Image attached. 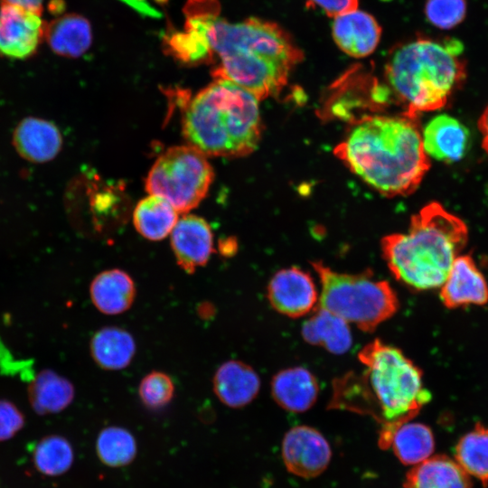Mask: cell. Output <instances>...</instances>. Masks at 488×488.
Wrapping results in <instances>:
<instances>
[{"instance_id": "cell-8", "label": "cell", "mask_w": 488, "mask_h": 488, "mask_svg": "<svg viewBox=\"0 0 488 488\" xmlns=\"http://www.w3.org/2000/svg\"><path fill=\"white\" fill-rule=\"evenodd\" d=\"M206 155L191 145L168 148L152 165L145 190L166 199L178 212H188L206 196L213 181Z\"/></svg>"}, {"instance_id": "cell-31", "label": "cell", "mask_w": 488, "mask_h": 488, "mask_svg": "<svg viewBox=\"0 0 488 488\" xmlns=\"http://www.w3.org/2000/svg\"><path fill=\"white\" fill-rule=\"evenodd\" d=\"M427 20L440 29H451L463 22L466 14L465 0H427L425 6Z\"/></svg>"}, {"instance_id": "cell-26", "label": "cell", "mask_w": 488, "mask_h": 488, "mask_svg": "<svg viewBox=\"0 0 488 488\" xmlns=\"http://www.w3.org/2000/svg\"><path fill=\"white\" fill-rule=\"evenodd\" d=\"M455 458L469 475L479 479L486 488L488 486V427L476 423L471 431L458 440L455 449Z\"/></svg>"}, {"instance_id": "cell-3", "label": "cell", "mask_w": 488, "mask_h": 488, "mask_svg": "<svg viewBox=\"0 0 488 488\" xmlns=\"http://www.w3.org/2000/svg\"><path fill=\"white\" fill-rule=\"evenodd\" d=\"M353 174L380 194L414 192L430 168L418 117L365 116L333 149Z\"/></svg>"}, {"instance_id": "cell-10", "label": "cell", "mask_w": 488, "mask_h": 488, "mask_svg": "<svg viewBox=\"0 0 488 488\" xmlns=\"http://www.w3.org/2000/svg\"><path fill=\"white\" fill-rule=\"evenodd\" d=\"M332 451L325 437L315 428H290L282 441V459L291 474L309 479L320 475L330 464Z\"/></svg>"}, {"instance_id": "cell-28", "label": "cell", "mask_w": 488, "mask_h": 488, "mask_svg": "<svg viewBox=\"0 0 488 488\" xmlns=\"http://www.w3.org/2000/svg\"><path fill=\"white\" fill-rule=\"evenodd\" d=\"M73 458L70 443L59 435L42 438L33 453L35 468L47 476H58L66 473L72 465Z\"/></svg>"}, {"instance_id": "cell-12", "label": "cell", "mask_w": 488, "mask_h": 488, "mask_svg": "<svg viewBox=\"0 0 488 488\" xmlns=\"http://www.w3.org/2000/svg\"><path fill=\"white\" fill-rule=\"evenodd\" d=\"M171 246L178 265L192 274L210 259L213 250L211 230L202 218L184 215L171 232Z\"/></svg>"}, {"instance_id": "cell-32", "label": "cell", "mask_w": 488, "mask_h": 488, "mask_svg": "<svg viewBox=\"0 0 488 488\" xmlns=\"http://www.w3.org/2000/svg\"><path fill=\"white\" fill-rule=\"evenodd\" d=\"M23 412L11 401L0 399V442L14 437L24 426Z\"/></svg>"}, {"instance_id": "cell-1", "label": "cell", "mask_w": 488, "mask_h": 488, "mask_svg": "<svg viewBox=\"0 0 488 488\" xmlns=\"http://www.w3.org/2000/svg\"><path fill=\"white\" fill-rule=\"evenodd\" d=\"M183 31L171 34L176 58L213 64L214 79L230 81L258 100L277 96L303 61L302 50L277 23L257 17L230 23L217 0H189Z\"/></svg>"}, {"instance_id": "cell-23", "label": "cell", "mask_w": 488, "mask_h": 488, "mask_svg": "<svg viewBox=\"0 0 488 488\" xmlns=\"http://www.w3.org/2000/svg\"><path fill=\"white\" fill-rule=\"evenodd\" d=\"M301 333L308 343L324 347L333 354H343L352 346L348 322L319 306L303 324Z\"/></svg>"}, {"instance_id": "cell-29", "label": "cell", "mask_w": 488, "mask_h": 488, "mask_svg": "<svg viewBox=\"0 0 488 488\" xmlns=\"http://www.w3.org/2000/svg\"><path fill=\"white\" fill-rule=\"evenodd\" d=\"M96 451L100 461L109 466H123L133 461L136 455L134 436L121 427H107L99 434Z\"/></svg>"}, {"instance_id": "cell-34", "label": "cell", "mask_w": 488, "mask_h": 488, "mask_svg": "<svg viewBox=\"0 0 488 488\" xmlns=\"http://www.w3.org/2000/svg\"><path fill=\"white\" fill-rule=\"evenodd\" d=\"M124 3L127 4L130 7L135 8L139 13L150 15V16H158V12L153 8L149 4V0H121ZM155 2H163L165 0H154Z\"/></svg>"}, {"instance_id": "cell-5", "label": "cell", "mask_w": 488, "mask_h": 488, "mask_svg": "<svg viewBox=\"0 0 488 488\" xmlns=\"http://www.w3.org/2000/svg\"><path fill=\"white\" fill-rule=\"evenodd\" d=\"M258 101L241 87L214 79L188 101L183 136L205 155H248L257 149L261 137Z\"/></svg>"}, {"instance_id": "cell-21", "label": "cell", "mask_w": 488, "mask_h": 488, "mask_svg": "<svg viewBox=\"0 0 488 488\" xmlns=\"http://www.w3.org/2000/svg\"><path fill=\"white\" fill-rule=\"evenodd\" d=\"M44 39L56 54L78 58L91 45V26L87 18L80 14H63L46 23Z\"/></svg>"}, {"instance_id": "cell-33", "label": "cell", "mask_w": 488, "mask_h": 488, "mask_svg": "<svg viewBox=\"0 0 488 488\" xmlns=\"http://www.w3.org/2000/svg\"><path fill=\"white\" fill-rule=\"evenodd\" d=\"M310 6L318 7L328 16L335 17L358 9V0H306Z\"/></svg>"}, {"instance_id": "cell-11", "label": "cell", "mask_w": 488, "mask_h": 488, "mask_svg": "<svg viewBox=\"0 0 488 488\" xmlns=\"http://www.w3.org/2000/svg\"><path fill=\"white\" fill-rule=\"evenodd\" d=\"M267 291L271 306L291 318L305 315L318 300L310 274L296 267L277 271L269 280Z\"/></svg>"}, {"instance_id": "cell-18", "label": "cell", "mask_w": 488, "mask_h": 488, "mask_svg": "<svg viewBox=\"0 0 488 488\" xmlns=\"http://www.w3.org/2000/svg\"><path fill=\"white\" fill-rule=\"evenodd\" d=\"M319 384L315 376L303 367L278 371L271 380V394L276 403L286 411L301 413L316 401Z\"/></svg>"}, {"instance_id": "cell-7", "label": "cell", "mask_w": 488, "mask_h": 488, "mask_svg": "<svg viewBox=\"0 0 488 488\" xmlns=\"http://www.w3.org/2000/svg\"><path fill=\"white\" fill-rule=\"evenodd\" d=\"M321 282L319 307L371 333L394 315L398 296L386 280L372 277L367 270L361 274L341 273L320 261L311 263Z\"/></svg>"}, {"instance_id": "cell-17", "label": "cell", "mask_w": 488, "mask_h": 488, "mask_svg": "<svg viewBox=\"0 0 488 488\" xmlns=\"http://www.w3.org/2000/svg\"><path fill=\"white\" fill-rule=\"evenodd\" d=\"M14 145L23 158L41 164L56 157L62 145V137L53 123L28 117L15 127Z\"/></svg>"}, {"instance_id": "cell-30", "label": "cell", "mask_w": 488, "mask_h": 488, "mask_svg": "<svg viewBox=\"0 0 488 488\" xmlns=\"http://www.w3.org/2000/svg\"><path fill=\"white\" fill-rule=\"evenodd\" d=\"M174 389V383L168 374L154 371L143 377L137 392L141 402L146 408L159 409L171 402Z\"/></svg>"}, {"instance_id": "cell-14", "label": "cell", "mask_w": 488, "mask_h": 488, "mask_svg": "<svg viewBox=\"0 0 488 488\" xmlns=\"http://www.w3.org/2000/svg\"><path fill=\"white\" fill-rule=\"evenodd\" d=\"M332 33L341 51L354 58H363L377 48L381 27L371 14L356 9L333 17Z\"/></svg>"}, {"instance_id": "cell-37", "label": "cell", "mask_w": 488, "mask_h": 488, "mask_svg": "<svg viewBox=\"0 0 488 488\" xmlns=\"http://www.w3.org/2000/svg\"><path fill=\"white\" fill-rule=\"evenodd\" d=\"M197 312L199 315L203 319H209L215 313L212 305L209 303H203L201 305H199Z\"/></svg>"}, {"instance_id": "cell-4", "label": "cell", "mask_w": 488, "mask_h": 488, "mask_svg": "<svg viewBox=\"0 0 488 488\" xmlns=\"http://www.w3.org/2000/svg\"><path fill=\"white\" fill-rule=\"evenodd\" d=\"M467 239L465 223L433 202L411 217L407 233L384 237L381 249L397 280L425 291L443 285Z\"/></svg>"}, {"instance_id": "cell-9", "label": "cell", "mask_w": 488, "mask_h": 488, "mask_svg": "<svg viewBox=\"0 0 488 488\" xmlns=\"http://www.w3.org/2000/svg\"><path fill=\"white\" fill-rule=\"evenodd\" d=\"M45 28L42 12L1 1L0 55L15 60L32 57L44 39Z\"/></svg>"}, {"instance_id": "cell-36", "label": "cell", "mask_w": 488, "mask_h": 488, "mask_svg": "<svg viewBox=\"0 0 488 488\" xmlns=\"http://www.w3.org/2000/svg\"><path fill=\"white\" fill-rule=\"evenodd\" d=\"M9 4L20 5L31 10L42 12L43 0H2Z\"/></svg>"}, {"instance_id": "cell-22", "label": "cell", "mask_w": 488, "mask_h": 488, "mask_svg": "<svg viewBox=\"0 0 488 488\" xmlns=\"http://www.w3.org/2000/svg\"><path fill=\"white\" fill-rule=\"evenodd\" d=\"M94 361L104 370L119 371L133 361L136 344L133 335L119 326H105L97 331L89 343Z\"/></svg>"}, {"instance_id": "cell-15", "label": "cell", "mask_w": 488, "mask_h": 488, "mask_svg": "<svg viewBox=\"0 0 488 488\" xmlns=\"http://www.w3.org/2000/svg\"><path fill=\"white\" fill-rule=\"evenodd\" d=\"M213 392L225 406L243 408L253 401L260 389V379L249 364L230 360L221 363L212 378Z\"/></svg>"}, {"instance_id": "cell-20", "label": "cell", "mask_w": 488, "mask_h": 488, "mask_svg": "<svg viewBox=\"0 0 488 488\" xmlns=\"http://www.w3.org/2000/svg\"><path fill=\"white\" fill-rule=\"evenodd\" d=\"M404 488H472L469 474L445 455L429 456L406 474Z\"/></svg>"}, {"instance_id": "cell-6", "label": "cell", "mask_w": 488, "mask_h": 488, "mask_svg": "<svg viewBox=\"0 0 488 488\" xmlns=\"http://www.w3.org/2000/svg\"><path fill=\"white\" fill-rule=\"evenodd\" d=\"M462 46L455 41L419 38L396 48L385 66L390 92L405 111L418 117L445 107L466 78Z\"/></svg>"}, {"instance_id": "cell-27", "label": "cell", "mask_w": 488, "mask_h": 488, "mask_svg": "<svg viewBox=\"0 0 488 488\" xmlns=\"http://www.w3.org/2000/svg\"><path fill=\"white\" fill-rule=\"evenodd\" d=\"M390 446L403 465H415L431 456L435 439L429 427L408 421L396 430Z\"/></svg>"}, {"instance_id": "cell-16", "label": "cell", "mask_w": 488, "mask_h": 488, "mask_svg": "<svg viewBox=\"0 0 488 488\" xmlns=\"http://www.w3.org/2000/svg\"><path fill=\"white\" fill-rule=\"evenodd\" d=\"M422 142L428 157L454 163L465 156L469 146L470 134L456 118L439 115L432 118L425 127Z\"/></svg>"}, {"instance_id": "cell-2", "label": "cell", "mask_w": 488, "mask_h": 488, "mask_svg": "<svg viewBox=\"0 0 488 488\" xmlns=\"http://www.w3.org/2000/svg\"><path fill=\"white\" fill-rule=\"evenodd\" d=\"M362 373H347L333 382L329 407L369 415L380 425L379 446H390L396 430L431 399L422 371L397 347L379 339L358 353Z\"/></svg>"}, {"instance_id": "cell-35", "label": "cell", "mask_w": 488, "mask_h": 488, "mask_svg": "<svg viewBox=\"0 0 488 488\" xmlns=\"http://www.w3.org/2000/svg\"><path fill=\"white\" fill-rule=\"evenodd\" d=\"M478 128L482 135V146L488 155V106L484 108L478 120Z\"/></svg>"}, {"instance_id": "cell-19", "label": "cell", "mask_w": 488, "mask_h": 488, "mask_svg": "<svg viewBox=\"0 0 488 488\" xmlns=\"http://www.w3.org/2000/svg\"><path fill=\"white\" fill-rule=\"evenodd\" d=\"M136 295L133 278L119 268L100 272L89 286V296L94 306L108 315L120 314L130 309Z\"/></svg>"}, {"instance_id": "cell-25", "label": "cell", "mask_w": 488, "mask_h": 488, "mask_svg": "<svg viewBox=\"0 0 488 488\" xmlns=\"http://www.w3.org/2000/svg\"><path fill=\"white\" fill-rule=\"evenodd\" d=\"M178 221V211L164 197L150 194L142 199L133 214L136 230L145 239L161 240L168 236Z\"/></svg>"}, {"instance_id": "cell-13", "label": "cell", "mask_w": 488, "mask_h": 488, "mask_svg": "<svg viewBox=\"0 0 488 488\" xmlns=\"http://www.w3.org/2000/svg\"><path fill=\"white\" fill-rule=\"evenodd\" d=\"M440 287V298L449 309L488 302L487 282L469 255H459L455 259Z\"/></svg>"}, {"instance_id": "cell-24", "label": "cell", "mask_w": 488, "mask_h": 488, "mask_svg": "<svg viewBox=\"0 0 488 488\" xmlns=\"http://www.w3.org/2000/svg\"><path fill=\"white\" fill-rule=\"evenodd\" d=\"M73 384L52 370H42L30 382L28 399L39 415L59 413L70 405L74 399Z\"/></svg>"}]
</instances>
